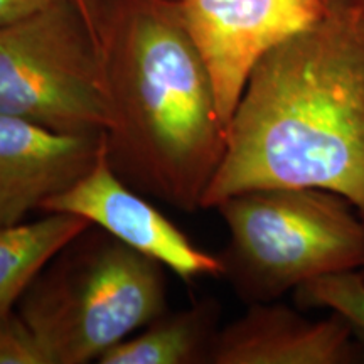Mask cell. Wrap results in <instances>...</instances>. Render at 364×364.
I'll list each match as a JSON object with an SVG mask.
<instances>
[{"instance_id": "cell-9", "label": "cell", "mask_w": 364, "mask_h": 364, "mask_svg": "<svg viewBox=\"0 0 364 364\" xmlns=\"http://www.w3.org/2000/svg\"><path fill=\"white\" fill-rule=\"evenodd\" d=\"M364 346L343 317L331 312L312 321L272 302L250 304L240 318L218 331L209 349L213 364H354Z\"/></svg>"}, {"instance_id": "cell-10", "label": "cell", "mask_w": 364, "mask_h": 364, "mask_svg": "<svg viewBox=\"0 0 364 364\" xmlns=\"http://www.w3.org/2000/svg\"><path fill=\"white\" fill-rule=\"evenodd\" d=\"M90 226L83 218L49 213L36 223L0 228V316L16 309L39 272Z\"/></svg>"}, {"instance_id": "cell-8", "label": "cell", "mask_w": 364, "mask_h": 364, "mask_svg": "<svg viewBox=\"0 0 364 364\" xmlns=\"http://www.w3.org/2000/svg\"><path fill=\"white\" fill-rule=\"evenodd\" d=\"M102 145L103 134H66L0 113V228L21 225L71 188L93 167Z\"/></svg>"}, {"instance_id": "cell-1", "label": "cell", "mask_w": 364, "mask_h": 364, "mask_svg": "<svg viewBox=\"0 0 364 364\" xmlns=\"http://www.w3.org/2000/svg\"><path fill=\"white\" fill-rule=\"evenodd\" d=\"M265 188L331 191L364 218V12L359 4L327 9L255 66L201 209Z\"/></svg>"}, {"instance_id": "cell-5", "label": "cell", "mask_w": 364, "mask_h": 364, "mask_svg": "<svg viewBox=\"0 0 364 364\" xmlns=\"http://www.w3.org/2000/svg\"><path fill=\"white\" fill-rule=\"evenodd\" d=\"M0 113L66 134H105L98 16L78 0H58L0 29Z\"/></svg>"}, {"instance_id": "cell-17", "label": "cell", "mask_w": 364, "mask_h": 364, "mask_svg": "<svg viewBox=\"0 0 364 364\" xmlns=\"http://www.w3.org/2000/svg\"><path fill=\"white\" fill-rule=\"evenodd\" d=\"M358 4H359V7L363 9V12H364V0H358Z\"/></svg>"}, {"instance_id": "cell-11", "label": "cell", "mask_w": 364, "mask_h": 364, "mask_svg": "<svg viewBox=\"0 0 364 364\" xmlns=\"http://www.w3.org/2000/svg\"><path fill=\"white\" fill-rule=\"evenodd\" d=\"M215 304L206 302L171 317H157L135 338L108 349L100 364H191L208 363L216 336Z\"/></svg>"}, {"instance_id": "cell-15", "label": "cell", "mask_w": 364, "mask_h": 364, "mask_svg": "<svg viewBox=\"0 0 364 364\" xmlns=\"http://www.w3.org/2000/svg\"><path fill=\"white\" fill-rule=\"evenodd\" d=\"M327 9L338 6H349V4H358V0H322Z\"/></svg>"}, {"instance_id": "cell-14", "label": "cell", "mask_w": 364, "mask_h": 364, "mask_svg": "<svg viewBox=\"0 0 364 364\" xmlns=\"http://www.w3.org/2000/svg\"><path fill=\"white\" fill-rule=\"evenodd\" d=\"M56 2L58 0H0V29L17 24Z\"/></svg>"}, {"instance_id": "cell-12", "label": "cell", "mask_w": 364, "mask_h": 364, "mask_svg": "<svg viewBox=\"0 0 364 364\" xmlns=\"http://www.w3.org/2000/svg\"><path fill=\"white\" fill-rule=\"evenodd\" d=\"M304 309H326L348 322L364 346V280L359 272H346L314 279L294 290Z\"/></svg>"}, {"instance_id": "cell-13", "label": "cell", "mask_w": 364, "mask_h": 364, "mask_svg": "<svg viewBox=\"0 0 364 364\" xmlns=\"http://www.w3.org/2000/svg\"><path fill=\"white\" fill-rule=\"evenodd\" d=\"M0 364H53L17 309L0 316Z\"/></svg>"}, {"instance_id": "cell-6", "label": "cell", "mask_w": 364, "mask_h": 364, "mask_svg": "<svg viewBox=\"0 0 364 364\" xmlns=\"http://www.w3.org/2000/svg\"><path fill=\"white\" fill-rule=\"evenodd\" d=\"M230 125L250 75L273 48L324 16L322 0H179Z\"/></svg>"}, {"instance_id": "cell-7", "label": "cell", "mask_w": 364, "mask_h": 364, "mask_svg": "<svg viewBox=\"0 0 364 364\" xmlns=\"http://www.w3.org/2000/svg\"><path fill=\"white\" fill-rule=\"evenodd\" d=\"M41 209L83 218L120 243L167 267L182 280L225 275L221 257L196 247L154 204L129 188L108 159L105 134L93 167Z\"/></svg>"}, {"instance_id": "cell-16", "label": "cell", "mask_w": 364, "mask_h": 364, "mask_svg": "<svg viewBox=\"0 0 364 364\" xmlns=\"http://www.w3.org/2000/svg\"><path fill=\"white\" fill-rule=\"evenodd\" d=\"M78 2H80L81 6H83L85 9H86V7H90V9L93 7V0H78Z\"/></svg>"}, {"instance_id": "cell-3", "label": "cell", "mask_w": 364, "mask_h": 364, "mask_svg": "<svg viewBox=\"0 0 364 364\" xmlns=\"http://www.w3.org/2000/svg\"><path fill=\"white\" fill-rule=\"evenodd\" d=\"M88 230L39 272L16 307L53 364L98 361L166 309L161 263L105 231L86 238Z\"/></svg>"}, {"instance_id": "cell-18", "label": "cell", "mask_w": 364, "mask_h": 364, "mask_svg": "<svg viewBox=\"0 0 364 364\" xmlns=\"http://www.w3.org/2000/svg\"><path fill=\"white\" fill-rule=\"evenodd\" d=\"M359 273H361V277H363V280H364V268H363V270H359Z\"/></svg>"}, {"instance_id": "cell-2", "label": "cell", "mask_w": 364, "mask_h": 364, "mask_svg": "<svg viewBox=\"0 0 364 364\" xmlns=\"http://www.w3.org/2000/svg\"><path fill=\"white\" fill-rule=\"evenodd\" d=\"M98 54L113 169L172 206L201 209L228 125L179 0H108Z\"/></svg>"}, {"instance_id": "cell-4", "label": "cell", "mask_w": 364, "mask_h": 364, "mask_svg": "<svg viewBox=\"0 0 364 364\" xmlns=\"http://www.w3.org/2000/svg\"><path fill=\"white\" fill-rule=\"evenodd\" d=\"M215 209L230 231L223 277L250 304L279 300L314 279L364 268V218L331 191L252 189Z\"/></svg>"}]
</instances>
